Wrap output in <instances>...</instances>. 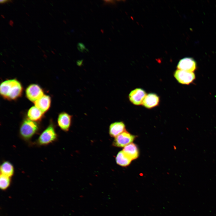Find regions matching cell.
Instances as JSON below:
<instances>
[{
	"label": "cell",
	"mask_w": 216,
	"mask_h": 216,
	"mask_svg": "<svg viewBox=\"0 0 216 216\" xmlns=\"http://www.w3.org/2000/svg\"><path fill=\"white\" fill-rule=\"evenodd\" d=\"M23 88L20 82L16 79L7 80L0 86V93L2 97L8 100H15L21 96Z\"/></svg>",
	"instance_id": "obj_1"
},
{
	"label": "cell",
	"mask_w": 216,
	"mask_h": 216,
	"mask_svg": "<svg viewBox=\"0 0 216 216\" xmlns=\"http://www.w3.org/2000/svg\"><path fill=\"white\" fill-rule=\"evenodd\" d=\"M40 129V126L38 123L26 118L23 120L20 125L19 135L24 141L28 142L39 132Z\"/></svg>",
	"instance_id": "obj_2"
},
{
	"label": "cell",
	"mask_w": 216,
	"mask_h": 216,
	"mask_svg": "<svg viewBox=\"0 0 216 216\" xmlns=\"http://www.w3.org/2000/svg\"><path fill=\"white\" fill-rule=\"evenodd\" d=\"M57 139L58 135L54 124L52 122H50L39 135L35 143L38 146H45L55 142Z\"/></svg>",
	"instance_id": "obj_3"
},
{
	"label": "cell",
	"mask_w": 216,
	"mask_h": 216,
	"mask_svg": "<svg viewBox=\"0 0 216 216\" xmlns=\"http://www.w3.org/2000/svg\"><path fill=\"white\" fill-rule=\"evenodd\" d=\"M174 75L178 82L184 85L191 83L196 78L194 72L178 69L175 71Z\"/></svg>",
	"instance_id": "obj_4"
},
{
	"label": "cell",
	"mask_w": 216,
	"mask_h": 216,
	"mask_svg": "<svg viewBox=\"0 0 216 216\" xmlns=\"http://www.w3.org/2000/svg\"><path fill=\"white\" fill-rule=\"evenodd\" d=\"M26 94L27 98L34 103L44 95L42 88L36 84H32L26 88Z\"/></svg>",
	"instance_id": "obj_5"
},
{
	"label": "cell",
	"mask_w": 216,
	"mask_h": 216,
	"mask_svg": "<svg viewBox=\"0 0 216 216\" xmlns=\"http://www.w3.org/2000/svg\"><path fill=\"white\" fill-rule=\"evenodd\" d=\"M135 136L126 130L116 137L113 142L114 146L118 147H124L132 143Z\"/></svg>",
	"instance_id": "obj_6"
},
{
	"label": "cell",
	"mask_w": 216,
	"mask_h": 216,
	"mask_svg": "<svg viewBox=\"0 0 216 216\" xmlns=\"http://www.w3.org/2000/svg\"><path fill=\"white\" fill-rule=\"evenodd\" d=\"M72 116L67 112H63L58 115L57 119L58 126L62 130L68 131L71 126Z\"/></svg>",
	"instance_id": "obj_7"
},
{
	"label": "cell",
	"mask_w": 216,
	"mask_h": 216,
	"mask_svg": "<svg viewBox=\"0 0 216 216\" xmlns=\"http://www.w3.org/2000/svg\"><path fill=\"white\" fill-rule=\"evenodd\" d=\"M196 63L192 58L185 57L181 59L178 62L177 69L193 72L196 69Z\"/></svg>",
	"instance_id": "obj_8"
},
{
	"label": "cell",
	"mask_w": 216,
	"mask_h": 216,
	"mask_svg": "<svg viewBox=\"0 0 216 216\" xmlns=\"http://www.w3.org/2000/svg\"><path fill=\"white\" fill-rule=\"evenodd\" d=\"M145 91L141 88H136L132 90L129 94L130 101L136 105L142 104L143 100L146 96Z\"/></svg>",
	"instance_id": "obj_9"
},
{
	"label": "cell",
	"mask_w": 216,
	"mask_h": 216,
	"mask_svg": "<svg viewBox=\"0 0 216 216\" xmlns=\"http://www.w3.org/2000/svg\"><path fill=\"white\" fill-rule=\"evenodd\" d=\"M34 103L35 106L44 113L48 110L50 107L51 98L49 95L44 94L42 97Z\"/></svg>",
	"instance_id": "obj_10"
},
{
	"label": "cell",
	"mask_w": 216,
	"mask_h": 216,
	"mask_svg": "<svg viewBox=\"0 0 216 216\" xmlns=\"http://www.w3.org/2000/svg\"><path fill=\"white\" fill-rule=\"evenodd\" d=\"M125 131V125L122 122L112 123L109 126V133L112 137L115 138Z\"/></svg>",
	"instance_id": "obj_11"
},
{
	"label": "cell",
	"mask_w": 216,
	"mask_h": 216,
	"mask_svg": "<svg viewBox=\"0 0 216 216\" xmlns=\"http://www.w3.org/2000/svg\"><path fill=\"white\" fill-rule=\"evenodd\" d=\"M159 101V98L158 95L151 93L146 94L142 104L146 108L151 109L158 106Z\"/></svg>",
	"instance_id": "obj_12"
},
{
	"label": "cell",
	"mask_w": 216,
	"mask_h": 216,
	"mask_svg": "<svg viewBox=\"0 0 216 216\" xmlns=\"http://www.w3.org/2000/svg\"><path fill=\"white\" fill-rule=\"evenodd\" d=\"M124 152L132 160L136 159L139 155V152L136 146L131 143L124 147L123 149Z\"/></svg>",
	"instance_id": "obj_13"
},
{
	"label": "cell",
	"mask_w": 216,
	"mask_h": 216,
	"mask_svg": "<svg viewBox=\"0 0 216 216\" xmlns=\"http://www.w3.org/2000/svg\"><path fill=\"white\" fill-rule=\"evenodd\" d=\"M44 113L35 106L30 108L28 111L27 115L30 120L35 122L40 121Z\"/></svg>",
	"instance_id": "obj_14"
},
{
	"label": "cell",
	"mask_w": 216,
	"mask_h": 216,
	"mask_svg": "<svg viewBox=\"0 0 216 216\" xmlns=\"http://www.w3.org/2000/svg\"><path fill=\"white\" fill-rule=\"evenodd\" d=\"M0 173L11 177L14 174V169L13 165L9 161H5L1 164Z\"/></svg>",
	"instance_id": "obj_15"
},
{
	"label": "cell",
	"mask_w": 216,
	"mask_h": 216,
	"mask_svg": "<svg viewBox=\"0 0 216 216\" xmlns=\"http://www.w3.org/2000/svg\"><path fill=\"white\" fill-rule=\"evenodd\" d=\"M116 160L118 165L124 167L129 165L132 160L122 150L117 154L116 158Z\"/></svg>",
	"instance_id": "obj_16"
},
{
	"label": "cell",
	"mask_w": 216,
	"mask_h": 216,
	"mask_svg": "<svg viewBox=\"0 0 216 216\" xmlns=\"http://www.w3.org/2000/svg\"><path fill=\"white\" fill-rule=\"evenodd\" d=\"M10 178L0 173V188L1 189L6 190L10 186L11 182Z\"/></svg>",
	"instance_id": "obj_17"
},
{
	"label": "cell",
	"mask_w": 216,
	"mask_h": 216,
	"mask_svg": "<svg viewBox=\"0 0 216 216\" xmlns=\"http://www.w3.org/2000/svg\"><path fill=\"white\" fill-rule=\"evenodd\" d=\"M78 50L80 52H83L85 51H88V50L86 48L84 44L81 43H78L77 45Z\"/></svg>",
	"instance_id": "obj_18"
},
{
	"label": "cell",
	"mask_w": 216,
	"mask_h": 216,
	"mask_svg": "<svg viewBox=\"0 0 216 216\" xmlns=\"http://www.w3.org/2000/svg\"><path fill=\"white\" fill-rule=\"evenodd\" d=\"M10 0H0V3L1 4H3L5 3V2H10Z\"/></svg>",
	"instance_id": "obj_19"
},
{
	"label": "cell",
	"mask_w": 216,
	"mask_h": 216,
	"mask_svg": "<svg viewBox=\"0 0 216 216\" xmlns=\"http://www.w3.org/2000/svg\"><path fill=\"white\" fill-rule=\"evenodd\" d=\"M8 23H9V25L10 26H12V27H13V23H14V22H13V21L12 20H10L9 21Z\"/></svg>",
	"instance_id": "obj_20"
},
{
	"label": "cell",
	"mask_w": 216,
	"mask_h": 216,
	"mask_svg": "<svg viewBox=\"0 0 216 216\" xmlns=\"http://www.w3.org/2000/svg\"><path fill=\"white\" fill-rule=\"evenodd\" d=\"M43 56H44V57H45V58L47 57L46 55L45 54H44L43 55Z\"/></svg>",
	"instance_id": "obj_21"
},
{
	"label": "cell",
	"mask_w": 216,
	"mask_h": 216,
	"mask_svg": "<svg viewBox=\"0 0 216 216\" xmlns=\"http://www.w3.org/2000/svg\"><path fill=\"white\" fill-rule=\"evenodd\" d=\"M1 16H2V17L3 18H5V17H4V16L2 14H1Z\"/></svg>",
	"instance_id": "obj_22"
},
{
	"label": "cell",
	"mask_w": 216,
	"mask_h": 216,
	"mask_svg": "<svg viewBox=\"0 0 216 216\" xmlns=\"http://www.w3.org/2000/svg\"><path fill=\"white\" fill-rule=\"evenodd\" d=\"M51 52L54 54H55V53L53 51H51Z\"/></svg>",
	"instance_id": "obj_23"
},
{
	"label": "cell",
	"mask_w": 216,
	"mask_h": 216,
	"mask_svg": "<svg viewBox=\"0 0 216 216\" xmlns=\"http://www.w3.org/2000/svg\"><path fill=\"white\" fill-rule=\"evenodd\" d=\"M42 51L43 52L44 54H45V52L43 50H42Z\"/></svg>",
	"instance_id": "obj_24"
},
{
	"label": "cell",
	"mask_w": 216,
	"mask_h": 216,
	"mask_svg": "<svg viewBox=\"0 0 216 216\" xmlns=\"http://www.w3.org/2000/svg\"><path fill=\"white\" fill-rule=\"evenodd\" d=\"M26 14L27 16H29V15L27 13H26Z\"/></svg>",
	"instance_id": "obj_25"
},
{
	"label": "cell",
	"mask_w": 216,
	"mask_h": 216,
	"mask_svg": "<svg viewBox=\"0 0 216 216\" xmlns=\"http://www.w3.org/2000/svg\"><path fill=\"white\" fill-rule=\"evenodd\" d=\"M38 46L39 48L41 49L40 47L38 45Z\"/></svg>",
	"instance_id": "obj_26"
},
{
	"label": "cell",
	"mask_w": 216,
	"mask_h": 216,
	"mask_svg": "<svg viewBox=\"0 0 216 216\" xmlns=\"http://www.w3.org/2000/svg\"><path fill=\"white\" fill-rule=\"evenodd\" d=\"M53 50H55V51H56V50L55 49H53Z\"/></svg>",
	"instance_id": "obj_27"
}]
</instances>
